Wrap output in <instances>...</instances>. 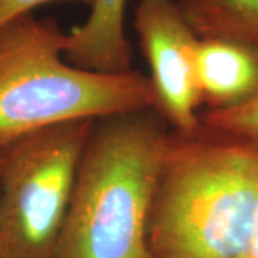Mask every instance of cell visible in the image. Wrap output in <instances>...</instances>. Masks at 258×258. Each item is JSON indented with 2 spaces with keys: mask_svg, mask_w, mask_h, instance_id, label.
<instances>
[{
  "mask_svg": "<svg viewBox=\"0 0 258 258\" xmlns=\"http://www.w3.org/2000/svg\"><path fill=\"white\" fill-rule=\"evenodd\" d=\"M81 3L85 6H92L93 0H0V26L13 19L32 13L33 10L47 3Z\"/></svg>",
  "mask_w": 258,
  "mask_h": 258,
  "instance_id": "30bf717a",
  "label": "cell"
},
{
  "mask_svg": "<svg viewBox=\"0 0 258 258\" xmlns=\"http://www.w3.org/2000/svg\"><path fill=\"white\" fill-rule=\"evenodd\" d=\"M197 78L207 111H228L258 101V46L200 37Z\"/></svg>",
  "mask_w": 258,
  "mask_h": 258,
  "instance_id": "8992f818",
  "label": "cell"
},
{
  "mask_svg": "<svg viewBox=\"0 0 258 258\" xmlns=\"http://www.w3.org/2000/svg\"><path fill=\"white\" fill-rule=\"evenodd\" d=\"M258 141L200 120L169 129L148 218L152 258H249Z\"/></svg>",
  "mask_w": 258,
  "mask_h": 258,
  "instance_id": "6da1fadb",
  "label": "cell"
},
{
  "mask_svg": "<svg viewBox=\"0 0 258 258\" xmlns=\"http://www.w3.org/2000/svg\"><path fill=\"white\" fill-rule=\"evenodd\" d=\"M168 131L154 108L93 122L53 258H152L148 218Z\"/></svg>",
  "mask_w": 258,
  "mask_h": 258,
  "instance_id": "7a4b0ae2",
  "label": "cell"
},
{
  "mask_svg": "<svg viewBox=\"0 0 258 258\" xmlns=\"http://www.w3.org/2000/svg\"><path fill=\"white\" fill-rule=\"evenodd\" d=\"M134 29L149 66L154 109L169 129L191 131L200 125L201 105L197 52L200 36L179 0H138Z\"/></svg>",
  "mask_w": 258,
  "mask_h": 258,
  "instance_id": "5b68a950",
  "label": "cell"
},
{
  "mask_svg": "<svg viewBox=\"0 0 258 258\" xmlns=\"http://www.w3.org/2000/svg\"><path fill=\"white\" fill-rule=\"evenodd\" d=\"M93 122L59 123L5 147L0 258H53Z\"/></svg>",
  "mask_w": 258,
  "mask_h": 258,
  "instance_id": "277c9868",
  "label": "cell"
},
{
  "mask_svg": "<svg viewBox=\"0 0 258 258\" xmlns=\"http://www.w3.org/2000/svg\"><path fill=\"white\" fill-rule=\"evenodd\" d=\"M200 37H222L258 46V0H179Z\"/></svg>",
  "mask_w": 258,
  "mask_h": 258,
  "instance_id": "ba28073f",
  "label": "cell"
},
{
  "mask_svg": "<svg viewBox=\"0 0 258 258\" xmlns=\"http://www.w3.org/2000/svg\"><path fill=\"white\" fill-rule=\"evenodd\" d=\"M258 258V208L254 220V230H252V241H251V257Z\"/></svg>",
  "mask_w": 258,
  "mask_h": 258,
  "instance_id": "8fae6325",
  "label": "cell"
},
{
  "mask_svg": "<svg viewBox=\"0 0 258 258\" xmlns=\"http://www.w3.org/2000/svg\"><path fill=\"white\" fill-rule=\"evenodd\" d=\"M128 0H93L82 25L66 33L63 56L76 68L123 74L132 69V46L125 30Z\"/></svg>",
  "mask_w": 258,
  "mask_h": 258,
  "instance_id": "52a82bcc",
  "label": "cell"
},
{
  "mask_svg": "<svg viewBox=\"0 0 258 258\" xmlns=\"http://www.w3.org/2000/svg\"><path fill=\"white\" fill-rule=\"evenodd\" d=\"M3 158H5V148H0V175H2V168H3Z\"/></svg>",
  "mask_w": 258,
  "mask_h": 258,
  "instance_id": "7c38bea8",
  "label": "cell"
},
{
  "mask_svg": "<svg viewBox=\"0 0 258 258\" xmlns=\"http://www.w3.org/2000/svg\"><path fill=\"white\" fill-rule=\"evenodd\" d=\"M64 42L55 18L28 13L0 26V148L59 123L154 108L149 76L76 68Z\"/></svg>",
  "mask_w": 258,
  "mask_h": 258,
  "instance_id": "3957f363",
  "label": "cell"
},
{
  "mask_svg": "<svg viewBox=\"0 0 258 258\" xmlns=\"http://www.w3.org/2000/svg\"><path fill=\"white\" fill-rule=\"evenodd\" d=\"M200 120L258 141V101L228 111H205L200 113Z\"/></svg>",
  "mask_w": 258,
  "mask_h": 258,
  "instance_id": "9c48e42d",
  "label": "cell"
}]
</instances>
